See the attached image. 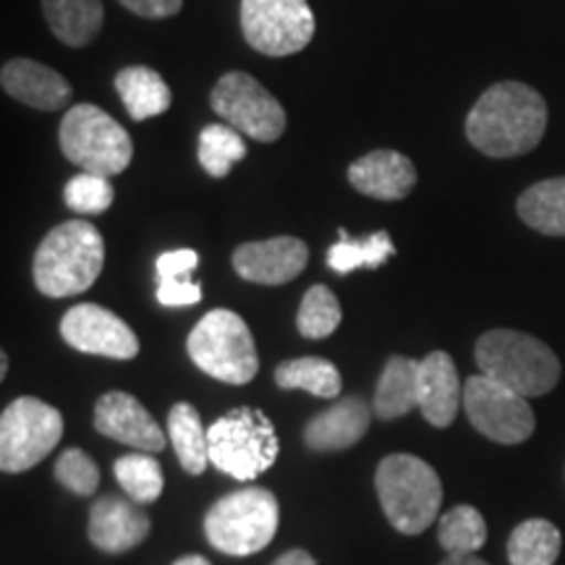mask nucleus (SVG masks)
Here are the masks:
<instances>
[{
    "label": "nucleus",
    "instance_id": "nucleus-40",
    "mask_svg": "<svg viewBox=\"0 0 565 565\" xmlns=\"http://www.w3.org/2000/svg\"><path fill=\"white\" fill-rule=\"evenodd\" d=\"M173 565H212V563L202 555H186V557H181V561H175Z\"/></svg>",
    "mask_w": 565,
    "mask_h": 565
},
{
    "label": "nucleus",
    "instance_id": "nucleus-24",
    "mask_svg": "<svg viewBox=\"0 0 565 565\" xmlns=\"http://www.w3.org/2000/svg\"><path fill=\"white\" fill-rule=\"evenodd\" d=\"M519 217L545 236H565V175L529 186L519 196Z\"/></svg>",
    "mask_w": 565,
    "mask_h": 565
},
{
    "label": "nucleus",
    "instance_id": "nucleus-32",
    "mask_svg": "<svg viewBox=\"0 0 565 565\" xmlns=\"http://www.w3.org/2000/svg\"><path fill=\"white\" fill-rule=\"evenodd\" d=\"M341 317V303H338L335 294L328 286H312L303 294L296 324H299V333L303 338L322 341V338L335 333Z\"/></svg>",
    "mask_w": 565,
    "mask_h": 565
},
{
    "label": "nucleus",
    "instance_id": "nucleus-22",
    "mask_svg": "<svg viewBox=\"0 0 565 565\" xmlns=\"http://www.w3.org/2000/svg\"><path fill=\"white\" fill-rule=\"evenodd\" d=\"M47 26L63 45L87 47L103 30V0H42Z\"/></svg>",
    "mask_w": 565,
    "mask_h": 565
},
{
    "label": "nucleus",
    "instance_id": "nucleus-27",
    "mask_svg": "<svg viewBox=\"0 0 565 565\" xmlns=\"http://www.w3.org/2000/svg\"><path fill=\"white\" fill-rule=\"evenodd\" d=\"M563 536L547 519H529L513 529L508 540L511 565H555Z\"/></svg>",
    "mask_w": 565,
    "mask_h": 565
},
{
    "label": "nucleus",
    "instance_id": "nucleus-13",
    "mask_svg": "<svg viewBox=\"0 0 565 565\" xmlns=\"http://www.w3.org/2000/svg\"><path fill=\"white\" fill-rule=\"evenodd\" d=\"M61 335L71 349L108 359H134L139 338L121 317L97 303H76L61 320Z\"/></svg>",
    "mask_w": 565,
    "mask_h": 565
},
{
    "label": "nucleus",
    "instance_id": "nucleus-36",
    "mask_svg": "<svg viewBox=\"0 0 565 565\" xmlns=\"http://www.w3.org/2000/svg\"><path fill=\"white\" fill-rule=\"evenodd\" d=\"M196 265H200V254L194 249H173L160 254L154 270H158V278H192Z\"/></svg>",
    "mask_w": 565,
    "mask_h": 565
},
{
    "label": "nucleus",
    "instance_id": "nucleus-18",
    "mask_svg": "<svg viewBox=\"0 0 565 565\" xmlns=\"http://www.w3.org/2000/svg\"><path fill=\"white\" fill-rule=\"evenodd\" d=\"M349 181L359 194L383 202H398L406 200L416 186V168L406 154L395 150H374L351 162Z\"/></svg>",
    "mask_w": 565,
    "mask_h": 565
},
{
    "label": "nucleus",
    "instance_id": "nucleus-25",
    "mask_svg": "<svg viewBox=\"0 0 565 565\" xmlns=\"http://www.w3.org/2000/svg\"><path fill=\"white\" fill-rule=\"evenodd\" d=\"M168 437H171L175 456L189 475H204L210 466L207 429L202 427L200 412L192 404H175L168 414Z\"/></svg>",
    "mask_w": 565,
    "mask_h": 565
},
{
    "label": "nucleus",
    "instance_id": "nucleus-15",
    "mask_svg": "<svg viewBox=\"0 0 565 565\" xmlns=\"http://www.w3.org/2000/svg\"><path fill=\"white\" fill-rule=\"evenodd\" d=\"M309 249L296 236H275L267 242L242 244L233 252V270L259 286H282L303 273Z\"/></svg>",
    "mask_w": 565,
    "mask_h": 565
},
{
    "label": "nucleus",
    "instance_id": "nucleus-29",
    "mask_svg": "<svg viewBox=\"0 0 565 565\" xmlns=\"http://www.w3.org/2000/svg\"><path fill=\"white\" fill-rule=\"evenodd\" d=\"M200 166L212 179H225L238 160L246 158V145L242 131L228 124H210L200 134Z\"/></svg>",
    "mask_w": 565,
    "mask_h": 565
},
{
    "label": "nucleus",
    "instance_id": "nucleus-6",
    "mask_svg": "<svg viewBox=\"0 0 565 565\" xmlns=\"http://www.w3.org/2000/svg\"><path fill=\"white\" fill-rule=\"evenodd\" d=\"M210 463L242 482H252L278 458L280 443L273 422L257 408L242 406L221 416L207 429Z\"/></svg>",
    "mask_w": 565,
    "mask_h": 565
},
{
    "label": "nucleus",
    "instance_id": "nucleus-38",
    "mask_svg": "<svg viewBox=\"0 0 565 565\" xmlns=\"http://www.w3.org/2000/svg\"><path fill=\"white\" fill-rule=\"evenodd\" d=\"M273 565H317V563L307 550H288V553L280 555Z\"/></svg>",
    "mask_w": 565,
    "mask_h": 565
},
{
    "label": "nucleus",
    "instance_id": "nucleus-23",
    "mask_svg": "<svg viewBox=\"0 0 565 565\" xmlns=\"http://www.w3.org/2000/svg\"><path fill=\"white\" fill-rule=\"evenodd\" d=\"M116 89L134 121H147V118L160 116L173 103L171 87H168L166 79L158 71L147 66H126L118 71Z\"/></svg>",
    "mask_w": 565,
    "mask_h": 565
},
{
    "label": "nucleus",
    "instance_id": "nucleus-12",
    "mask_svg": "<svg viewBox=\"0 0 565 565\" xmlns=\"http://www.w3.org/2000/svg\"><path fill=\"white\" fill-rule=\"evenodd\" d=\"M242 30L254 51L282 58L312 42L315 13L307 0H242Z\"/></svg>",
    "mask_w": 565,
    "mask_h": 565
},
{
    "label": "nucleus",
    "instance_id": "nucleus-39",
    "mask_svg": "<svg viewBox=\"0 0 565 565\" xmlns=\"http://www.w3.org/2000/svg\"><path fill=\"white\" fill-rule=\"evenodd\" d=\"M440 565H490L482 557H477V553H466V555H448Z\"/></svg>",
    "mask_w": 565,
    "mask_h": 565
},
{
    "label": "nucleus",
    "instance_id": "nucleus-28",
    "mask_svg": "<svg viewBox=\"0 0 565 565\" xmlns=\"http://www.w3.org/2000/svg\"><path fill=\"white\" fill-rule=\"evenodd\" d=\"M338 244L330 246L328 252V265L330 270L338 273V275H345V273H353L356 267H380L383 263L395 254V246H393V238L387 236V231H374L372 236L366 238H359V242H353L349 238V233L345 228L338 231Z\"/></svg>",
    "mask_w": 565,
    "mask_h": 565
},
{
    "label": "nucleus",
    "instance_id": "nucleus-8",
    "mask_svg": "<svg viewBox=\"0 0 565 565\" xmlns=\"http://www.w3.org/2000/svg\"><path fill=\"white\" fill-rule=\"evenodd\" d=\"M61 150L66 160L79 166L84 173L113 175L129 168L134 145L129 131L97 105H74L61 121Z\"/></svg>",
    "mask_w": 565,
    "mask_h": 565
},
{
    "label": "nucleus",
    "instance_id": "nucleus-1",
    "mask_svg": "<svg viewBox=\"0 0 565 565\" xmlns=\"http://www.w3.org/2000/svg\"><path fill=\"white\" fill-rule=\"evenodd\" d=\"M547 103L524 82H498L466 118V139L487 158H519L545 137Z\"/></svg>",
    "mask_w": 565,
    "mask_h": 565
},
{
    "label": "nucleus",
    "instance_id": "nucleus-33",
    "mask_svg": "<svg viewBox=\"0 0 565 565\" xmlns=\"http://www.w3.org/2000/svg\"><path fill=\"white\" fill-rule=\"evenodd\" d=\"M63 200H66L71 210L82 212V215H100L116 200V192H113L110 179L82 171L66 183Z\"/></svg>",
    "mask_w": 565,
    "mask_h": 565
},
{
    "label": "nucleus",
    "instance_id": "nucleus-3",
    "mask_svg": "<svg viewBox=\"0 0 565 565\" xmlns=\"http://www.w3.org/2000/svg\"><path fill=\"white\" fill-rule=\"evenodd\" d=\"M479 372L511 387L524 398L545 395L561 383V359L540 338L521 330H490L475 349Z\"/></svg>",
    "mask_w": 565,
    "mask_h": 565
},
{
    "label": "nucleus",
    "instance_id": "nucleus-31",
    "mask_svg": "<svg viewBox=\"0 0 565 565\" xmlns=\"http://www.w3.org/2000/svg\"><path fill=\"white\" fill-rule=\"evenodd\" d=\"M113 475H116L118 484L129 494L134 503H154L162 494V469L160 461H154L147 454H129L121 456L113 463Z\"/></svg>",
    "mask_w": 565,
    "mask_h": 565
},
{
    "label": "nucleus",
    "instance_id": "nucleus-20",
    "mask_svg": "<svg viewBox=\"0 0 565 565\" xmlns=\"http://www.w3.org/2000/svg\"><path fill=\"white\" fill-rule=\"evenodd\" d=\"M366 429H370V408L359 395H345L307 424L303 443L317 454H333L356 445Z\"/></svg>",
    "mask_w": 565,
    "mask_h": 565
},
{
    "label": "nucleus",
    "instance_id": "nucleus-19",
    "mask_svg": "<svg viewBox=\"0 0 565 565\" xmlns=\"http://www.w3.org/2000/svg\"><path fill=\"white\" fill-rule=\"evenodd\" d=\"M0 84L13 100L34 110H61L71 103V84L58 71L32 58H13L0 71Z\"/></svg>",
    "mask_w": 565,
    "mask_h": 565
},
{
    "label": "nucleus",
    "instance_id": "nucleus-41",
    "mask_svg": "<svg viewBox=\"0 0 565 565\" xmlns=\"http://www.w3.org/2000/svg\"><path fill=\"white\" fill-rule=\"evenodd\" d=\"M9 374V353H0V377Z\"/></svg>",
    "mask_w": 565,
    "mask_h": 565
},
{
    "label": "nucleus",
    "instance_id": "nucleus-4",
    "mask_svg": "<svg viewBox=\"0 0 565 565\" xmlns=\"http://www.w3.org/2000/svg\"><path fill=\"white\" fill-rule=\"evenodd\" d=\"M380 505L401 534H422L435 524L443 503L437 471L419 456L393 454L380 461L374 475Z\"/></svg>",
    "mask_w": 565,
    "mask_h": 565
},
{
    "label": "nucleus",
    "instance_id": "nucleus-5",
    "mask_svg": "<svg viewBox=\"0 0 565 565\" xmlns=\"http://www.w3.org/2000/svg\"><path fill=\"white\" fill-rule=\"evenodd\" d=\"M280 524L278 500L265 487H244L217 500L204 515L210 545L225 555L246 557L273 542Z\"/></svg>",
    "mask_w": 565,
    "mask_h": 565
},
{
    "label": "nucleus",
    "instance_id": "nucleus-16",
    "mask_svg": "<svg viewBox=\"0 0 565 565\" xmlns=\"http://www.w3.org/2000/svg\"><path fill=\"white\" fill-rule=\"evenodd\" d=\"M150 529V515L134 505V500L105 494L89 511V542L103 553H129L147 540Z\"/></svg>",
    "mask_w": 565,
    "mask_h": 565
},
{
    "label": "nucleus",
    "instance_id": "nucleus-37",
    "mask_svg": "<svg viewBox=\"0 0 565 565\" xmlns=\"http://www.w3.org/2000/svg\"><path fill=\"white\" fill-rule=\"evenodd\" d=\"M141 19H171L183 9V0H118Z\"/></svg>",
    "mask_w": 565,
    "mask_h": 565
},
{
    "label": "nucleus",
    "instance_id": "nucleus-10",
    "mask_svg": "<svg viewBox=\"0 0 565 565\" xmlns=\"http://www.w3.org/2000/svg\"><path fill=\"white\" fill-rule=\"evenodd\" d=\"M463 412L477 433L500 445L526 443L536 427L534 412L524 395L482 372L471 374L463 383Z\"/></svg>",
    "mask_w": 565,
    "mask_h": 565
},
{
    "label": "nucleus",
    "instance_id": "nucleus-11",
    "mask_svg": "<svg viewBox=\"0 0 565 565\" xmlns=\"http://www.w3.org/2000/svg\"><path fill=\"white\" fill-rule=\"evenodd\" d=\"M210 105L225 124L257 141H275L286 131V110L246 71H231L212 87Z\"/></svg>",
    "mask_w": 565,
    "mask_h": 565
},
{
    "label": "nucleus",
    "instance_id": "nucleus-17",
    "mask_svg": "<svg viewBox=\"0 0 565 565\" xmlns=\"http://www.w3.org/2000/svg\"><path fill=\"white\" fill-rule=\"evenodd\" d=\"M463 406V385L454 359L433 351L419 362V412L433 427L445 429L456 422Z\"/></svg>",
    "mask_w": 565,
    "mask_h": 565
},
{
    "label": "nucleus",
    "instance_id": "nucleus-21",
    "mask_svg": "<svg viewBox=\"0 0 565 565\" xmlns=\"http://www.w3.org/2000/svg\"><path fill=\"white\" fill-rule=\"evenodd\" d=\"M414 408H419V362L408 356H391L374 391V414L391 422Z\"/></svg>",
    "mask_w": 565,
    "mask_h": 565
},
{
    "label": "nucleus",
    "instance_id": "nucleus-35",
    "mask_svg": "<svg viewBox=\"0 0 565 565\" xmlns=\"http://www.w3.org/2000/svg\"><path fill=\"white\" fill-rule=\"evenodd\" d=\"M158 301L162 307H192L202 301V286L192 278H160Z\"/></svg>",
    "mask_w": 565,
    "mask_h": 565
},
{
    "label": "nucleus",
    "instance_id": "nucleus-30",
    "mask_svg": "<svg viewBox=\"0 0 565 565\" xmlns=\"http://www.w3.org/2000/svg\"><path fill=\"white\" fill-rule=\"evenodd\" d=\"M437 542L448 555L477 553L487 542L484 515L471 505H456L437 524Z\"/></svg>",
    "mask_w": 565,
    "mask_h": 565
},
{
    "label": "nucleus",
    "instance_id": "nucleus-34",
    "mask_svg": "<svg viewBox=\"0 0 565 565\" xmlns=\"http://www.w3.org/2000/svg\"><path fill=\"white\" fill-rule=\"evenodd\" d=\"M55 479L68 492L79 494V498H92L97 487H100V469L84 450L68 448L63 450L58 463H55Z\"/></svg>",
    "mask_w": 565,
    "mask_h": 565
},
{
    "label": "nucleus",
    "instance_id": "nucleus-14",
    "mask_svg": "<svg viewBox=\"0 0 565 565\" xmlns=\"http://www.w3.org/2000/svg\"><path fill=\"white\" fill-rule=\"evenodd\" d=\"M95 429L110 440L131 445L141 454H160L166 448V433L152 414L131 393L110 391L95 406Z\"/></svg>",
    "mask_w": 565,
    "mask_h": 565
},
{
    "label": "nucleus",
    "instance_id": "nucleus-26",
    "mask_svg": "<svg viewBox=\"0 0 565 565\" xmlns=\"http://www.w3.org/2000/svg\"><path fill=\"white\" fill-rule=\"evenodd\" d=\"M275 383L282 391H307L317 398H335L341 395V372L333 362L320 356H303L282 362L275 370Z\"/></svg>",
    "mask_w": 565,
    "mask_h": 565
},
{
    "label": "nucleus",
    "instance_id": "nucleus-7",
    "mask_svg": "<svg viewBox=\"0 0 565 565\" xmlns=\"http://www.w3.org/2000/svg\"><path fill=\"white\" fill-rule=\"evenodd\" d=\"M186 351L204 374L228 385L252 383L259 370L249 324L231 309H212L204 315L189 335Z\"/></svg>",
    "mask_w": 565,
    "mask_h": 565
},
{
    "label": "nucleus",
    "instance_id": "nucleus-9",
    "mask_svg": "<svg viewBox=\"0 0 565 565\" xmlns=\"http://www.w3.org/2000/svg\"><path fill=\"white\" fill-rule=\"evenodd\" d=\"M63 437V416L45 401L17 398L0 416V469L21 475L45 461Z\"/></svg>",
    "mask_w": 565,
    "mask_h": 565
},
{
    "label": "nucleus",
    "instance_id": "nucleus-2",
    "mask_svg": "<svg viewBox=\"0 0 565 565\" xmlns=\"http://www.w3.org/2000/svg\"><path fill=\"white\" fill-rule=\"evenodd\" d=\"M105 265L100 231L87 221L61 223L42 238L34 254V286L51 299H66L89 291Z\"/></svg>",
    "mask_w": 565,
    "mask_h": 565
}]
</instances>
